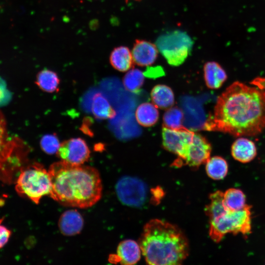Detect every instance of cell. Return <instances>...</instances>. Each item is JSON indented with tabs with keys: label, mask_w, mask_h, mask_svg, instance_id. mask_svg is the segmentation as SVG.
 <instances>
[{
	"label": "cell",
	"mask_w": 265,
	"mask_h": 265,
	"mask_svg": "<svg viewBox=\"0 0 265 265\" xmlns=\"http://www.w3.org/2000/svg\"><path fill=\"white\" fill-rule=\"evenodd\" d=\"M265 128V91L237 81L219 95L204 125L235 137L254 136Z\"/></svg>",
	"instance_id": "cell-1"
},
{
	"label": "cell",
	"mask_w": 265,
	"mask_h": 265,
	"mask_svg": "<svg viewBox=\"0 0 265 265\" xmlns=\"http://www.w3.org/2000/svg\"><path fill=\"white\" fill-rule=\"evenodd\" d=\"M48 171L52 182L50 196L60 204L84 209L100 199L102 184L96 168L61 160L53 163Z\"/></svg>",
	"instance_id": "cell-2"
},
{
	"label": "cell",
	"mask_w": 265,
	"mask_h": 265,
	"mask_svg": "<svg viewBox=\"0 0 265 265\" xmlns=\"http://www.w3.org/2000/svg\"><path fill=\"white\" fill-rule=\"evenodd\" d=\"M138 244L148 264H181L189 253L187 238L173 224L153 219L144 226Z\"/></svg>",
	"instance_id": "cell-3"
},
{
	"label": "cell",
	"mask_w": 265,
	"mask_h": 265,
	"mask_svg": "<svg viewBox=\"0 0 265 265\" xmlns=\"http://www.w3.org/2000/svg\"><path fill=\"white\" fill-rule=\"evenodd\" d=\"M223 197V192L220 190L211 193L210 203L205 208L210 220L209 235L215 242L228 233L246 236L251 231V206L246 205L240 210L231 211L224 206Z\"/></svg>",
	"instance_id": "cell-4"
},
{
	"label": "cell",
	"mask_w": 265,
	"mask_h": 265,
	"mask_svg": "<svg viewBox=\"0 0 265 265\" xmlns=\"http://www.w3.org/2000/svg\"><path fill=\"white\" fill-rule=\"evenodd\" d=\"M15 189L38 204L41 198L50 195L52 182L50 175L41 164L35 163L22 169L17 179Z\"/></svg>",
	"instance_id": "cell-5"
},
{
	"label": "cell",
	"mask_w": 265,
	"mask_h": 265,
	"mask_svg": "<svg viewBox=\"0 0 265 265\" xmlns=\"http://www.w3.org/2000/svg\"><path fill=\"white\" fill-rule=\"evenodd\" d=\"M26 146L20 139L8 133L4 116L0 111V178L6 182L12 179L15 167H18L26 155Z\"/></svg>",
	"instance_id": "cell-6"
},
{
	"label": "cell",
	"mask_w": 265,
	"mask_h": 265,
	"mask_svg": "<svg viewBox=\"0 0 265 265\" xmlns=\"http://www.w3.org/2000/svg\"><path fill=\"white\" fill-rule=\"evenodd\" d=\"M155 44L169 65L178 66L190 54L193 42L186 32L175 30L160 35Z\"/></svg>",
	"instance_id": "cell-7"
},
{
	"label": "cell",
	"mask_w": 265,
	"mask_h": 265,
	"mask_svg": "<svg viewBox=\"0 0 265 265\" xmlns=\"http://www.w3.org/2000/svg\"><path fill=\"white\" fill-rule=\"evenodd\" d=\"M117 196L124 205L139 207L145 202L147 189L140 180L130 176H124L117 182L115 186Z\"/></svg>",
	"instance_id": "cell-8"
},
{
	"label": "cell",
	"mask_w": 265,
	"mask_h": 265,
	"mask_svg": "<svg viewBox=\"0 0 265 265\" xmlns=\"http://www.w3.org/2000/svg\"><path fill=\"white\" fill-rule=\"evenodd\" d=\"M194 133L193 132L184 127L179 129H172L163 126L162 129L163 147L166 150L178 156L177 159L173 164L183 159L192 140Z\"/></svg>",
	"instance_id": "cell-9"
},
{
	"label": "cell",
	"mask_w": 265,
	"mask_h": 265,
	"mask_svg": "<svg viewBox=\"0 0 265 265\" xmlns=\"http://www.w3.org/2000/svg\"><path fill=\"white\" fill-rule=\"evenodd\" d=\"M212 146L208 140L201 134L194 133L191 142L185 156L180 161L172 164L175 167L187 165L195 169L206 163L210 158Z\"/></svg>",
	"instance_id": "cell-10"
},
{
	"label": "cell",
	"mask_w": 265,
	"mask_h": 265,
	"mask_svg": "<svg viewBox=\"0 0 265 265\" xmlns=\"http://www.w3.org/2000/svg\"><path fill=\"white\" fill-rule=\"evenodd\" d=\"M90 150L81 138H73L62 142L56 153L61 161L73 165H82L89 158Z\"/></svg>",
	"instance_id": "cell-11"
},
{
	"label": "cell",
	"mask_w": 265,
	"mask_h": 265,
	"mask_svg": "<svg viewBox=\"0 0 265 265\" xmlns=\"http://www.w3.org/2000/svg\"><path fill=\"white\" fill-rule=\"evenodd\" d=\"M141 253L138 243L132 239H126L119 243L116 254L110 256L109 261L114 264L134 265L140 260Z\"/></svg>",
	"instance_id": "cell-12"
},
{
	"label": "cell",
	"mask_w": 265,
	"mask_h": 265,
	"mask_svg": "<svg viewBox=\"0 0 265 265\" xmlns=\"http://www.w3.org/2000/svg\"><path fill=\"white\" fill-rule=\"evenodd\" d=\"M158 52L156 44L144 40H136L132 51L133 62L140 66L152 65L156 60Z\"/></svg>",
	"instance_id": "cell-13"
},
{
	"label": "cell",
	"mask_w": 265,
	"mask_h": 265,
	"mask_svg": "<svg viewBox=\"0 0 265 265\" xmlns=\"http://www.w3.org/2000/svg\"><path fill=\"white\" fill-rule=\"evenodd\" d=\"M84 220L80 213L76 210L64 212L58 220V227L65 236H72L79 234L83 227Z\"/></svg>",
	"instance_id": "cell-14"
},
{
	"label": "cell",
	"mask_w": 265,
	"mask_h": 265,
	"mask_svg": "<svg viewBox=\"0 0 265 265\" xmlns=\"http://www.w3.org/2000/svg\"><path fill=\"white\" fill-rule=\"evenodd\" d=\"M231 151L233 158L242 163L251 161L257 155L254 142L242 137L238 138L233 142Z\"/></svg>",
	"instance_id": "cell-15"
},
{
	"label": "cell",
	"mask_w": 265,
	"mask_h": 265,
	"mask_svg": "<svg viewBox=\"0 0 265 265\" xmlns=\"http://www.w3.org/2000/svg\"><path fill=\"white\" fill-rule=\"evenodd\" d=\"M204 76L206 84L209 88H219L227 79L224 69L214 61L207 62L204 66Z\"/></svg>",
	"instance_id": "cell-16"
},
{
	"label": "cell",
	"mask_w": 265,
	"mask_h": 265,
	"mask_svg": "<svg viewBox=\"0 0 265 265\" xmlns=\"http://www.w3.org/2000/svg\"><path fill=\"white\" fill-rule=\"evenodd\" d=\"M109 60L112 66L120 72L129 70L134 63L132 52L125 46L115 48L110 54Z\"/></svg>",
	"instance_id": "cell-17"
},
{
	"label": "cell",
	"mask_w": 265,
	"mask_h": 265,
	"mask_svg": "<svg viewBox=\"0 0 265 265\" xmlns=\"http://www.w3.org/2000/svg\"><path fill=\"white\" fill-rule=\"evenodd\" d=\"M154 104L161 109H167L173 106L175 102L172 90L164 84H158L154 87L151 93Z\"/></svg>",
	"instance_id": "cell-18"
},
{
	"label": "cell",
	"mask_w": 265,
	"mask_h": 265,
	"mask_svg": "<svg viewBox=\"0 0 265 265\" xmlns=\"http://www.w3.org/2000/svg\"><path fill=\"white\" fill-rule=\"evenodd\" d=\"M92 112L94 117L101 120L113 118L116 112L107 99L101 93H95L92 98Z\"/></svg>",
	"instance_id": "cell-19"
},
{
	"label": "cell",
	"mask_w": 265,
	"mask_h": 265,
	"mask_svg": "<svg viewBox=\"0 0 265 265\" xmlns=\"http://www.w3.org/2000/svg\"><path fill=\"white\" fill-rule=\"evenodd\" d=\"M135 115L137 122L145 127H151L155 124L159 117L157 107L150 103H144L138 106Z\"/></svg>",
	"instance_id": "cell-20"
},
{
	"label": "cell",
	"mask_w": 265,
	"mask_h": 265,
	"mask_svg": "<svg viewBox=\"0 0 265 265\" xmlns=\"http://www.w3.org/2000/svg\"><path fill=\"white\" fill-rule=\"evenodd\" d=\"M59 81L58 76L55 72L44 69L37 74L35 83L43 91L53 93L58 91Z\"/></svg>",
	"instance_id": "cell-21"
},
{
	"label": "cell",
	"mask_w": 265,
	"mask_h": 265,
	"mask_svg": "<svg viewBox=\"0 0 265 265\" xmlns=\"http://www.w3.org/2000/svg\"><path fill=\"white\" fill-rule=\"evenodd\" d=\"M223 201L226 208L231 211L240 210L247 205L243 192L235 188H229L223 192Z\"/></svg>",
	"instance_id": "cell-22"
},
{
	"label": "cell",
	"mask_w": 265,
	"mask_h": 265,
	"mask_svg": "<svg viewBox=\"0 0 265 265\" xmlns=\"http://www.w3.org/2000/svg\"><path fill=\"white\" fill-rule=\"evenodd\" d=\"M206 163L207 174L211 179L219 180L226 176L228 165L223 158L219 156L213 157L210 158Z\"/></svg>",
	"instance_id": "cell-23"
},
{
	"label": "cell",
	"mask_w": 265,
	"mask_h": 265,
	"mask_svg": "<svg viewBox=\"0 0 265 265\" xmlns=\"http://www.w3.org/2000/svg\"><path fill=\"white\" fill-rule=\"evenodd\" d=\"M144 81V74L137 68H132L128 70L123 78V84L129 91L136 93L138 92Z\"/></svg>",
	"instance_id": "cell-24"
},
{
	"label": "cell",
	"mask_w": 265,
	"mask_h": 265,
	"mask_svg": "<svg viewBox=\"0 0 265 265\" xmlns=\"http://www.w3.org/2000/svg\"><path fill=\"white\" fill-rule=\"evenodd\" d=\"M183 117V112L180 108L176 106L170 107L164 113L163 126L172 129L182 128Z\"/></svg>",
	"instance_id": "cell-25"
},
{
	"label": "cell",
	"mask_w": 265,
	"mask_h": 265,
	"mask_svg": "<svg viewBox=\"0 0 265 265\" xmlns=\"http://www.w3.org/2000/svg\"><path fill=\"white\" fill-rule=\"evenodd\" d=\"M60 144L57 136L53 134H46L40 140L42 150L49 155L56 154Z\"/></svg>",
	"instance_id": "cell-26"
},
{
	"label": "cell",
	"mask_w": 265,
	"mask_h": 265,
	"mask_svg": "<svg viewBox=\"0 0 265 265\" xmlns=\"http://www.w3.org/2000/svg\"><path fill=\"white\" fill-rule=\"evenodd\" d=\"M11 97V93L7 87L6 82L0 77V107L8 104Z\"/></svg>",
	"instance_id": "cell-27"
},
{
	"label": "cell",
	"mask_w": 265,
	"mask_h": 265,
	"mask_svg": "<svg viewBox=\"0 0 265 265\" xmlns=\"http://www.w3.org/2000/svg\"><path fill=\"white\" fill-rule=\"evenodd\" d=\"M3 218L0 219V248L3 247L8 242L11 235L10 230L1 225Z\"/></svg>",
	"instance_id": "cell-28"
},
{
	"label": "cell",
	"mask_w": 265,
	"mask_h": 265,
	"mask_svg": "<svg viewBox=\"0 0 265 265\" xmlns=\"http://www.w3.org/2000/svg\"><path fill=\"white\" fill-rule=\"evenodd\" d=\"M129 0H125V1H126V2H127V1H129ZM134 0L139 1V0Z\"/></svg>",
	"instance_id": "cell-29"
}]
</instances>
